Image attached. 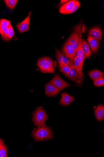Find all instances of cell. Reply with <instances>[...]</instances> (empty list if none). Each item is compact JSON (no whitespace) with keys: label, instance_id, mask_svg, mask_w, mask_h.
<instances>
[{"label":"cell","instance_id":"4fadbf2b","mask_svg":"<svg viewBox=\"0 0 104 157\" xmlns=\"http://www.w3.org/2000/svg\"><path fill=\"white\" fill-rule=\"evenodd\" d=\"M95 116L97 120L102 121L104 118V106L103 105H99L95 111Z\"/></svg>","mask_w":104,"mask_h":157},{"label":"cell","instance_id":"5bb4252c","mask_svg":"<svg viewBox=\"0 0 104 157\" xmlns=\"http://www.w3.org/2000/svg\"><path fill=\"white\" fill-rule=\"evenodd\" d=\"M87 40L92 52H97L99 46V41L90 36L88 37Z\"/></svg>","mask_w":104,"mask_h":157},{"label":"cell","instance_id":"9c48e42d","mask_svg":"<svg viewBox=\"0 0 104 157\" xmlns=\"http://www.w3.org/2000/svg\"><path fill=\"white\" fill-rule=\"evenodd\" d=\"M31 13V12L29 13L28 16L23 21L19 23L16 25L17 29L20 33H22L29 30Z\"/></svg>","mask_w":104,"mask_h":157},{"label":"cell","instance_id":"277c9868","mask_svg":"<svg viewBox=\"0 0 104 157\" xmlns=\"http://www.w3.org/2000/svg\"><path fill=\"white\" fill-rule=\"evenodd\" d=\"M66 77L75 82L78 87H81L82 85L84 77L80 75L74 66L70 67V72Z\"/></svg>","mask_w":104,"mask_h":157},{"label":"cell","instance_id":"5b68a950","mask_svg":"<svg viewBox=\"0 0 104 157\" xmlns=\"http://www.w3.org/2000/svg\"><path fill=\"white\" fill-rule=\"evenodd\" d=\"M56 55L58 63H63L67 64L70 67L74 66V61L69 59L63 52L56 49Z\"/></svg>","mask_w":104,"mask_h":157},{"label":"cell","instance_id":"6da1fadb","mask_svg":"<svg viewBox=\"0 0 104 157\" xmlns=\"http://www.w3.org/2000/svg\"><path fill=\"white\" fill-rule=\"evenodd\" d=\"M53 135L51 128L44 124L37 126L32 132L31 136L37 142L53 139Z\"/></svg>","mask_w":104,"mask_h":157},{"label":"cell","instance_id":"2e32d148","mask_svg":"<svg viewBox=\"0 0 104 157\" xmlns=\"http://www.w3.org/2000/svg\"><path fill=\"white\" fill-rule=\"evenodd\" d=\"M88 75L91 79L94 81L100 78L103 77V73L98 70H94L90 71Z\"/></svg>","mask_w":104,"mask_h":157},{"label":"cell","instance_id":"7a4b0ae2","mask_svg":"<svg viewBox=\"0 0 104 157\" xmlns=\"http://www.w3.org/2000/svg\"><path fill=\"white\" fill-rule=\"evenodd\" d=\"M32 121L34 126H38L45 124L48 116L43 107H38L34 111Z\"/></svg>","mask_w":104,"mask_h":157},{"label":"cell","instance_id":"d6986e66","mask_svg":"<svg viewBox=\"0 0 104 157\" xmlns=\"http://www.w3.org/2000/svg\"><path fill=\"white\" fill-rule=\"evenodd\" d=\"M4 1L8 8L11 10H13L19 1L17 0H5Z\"/></svg>","mask_w":104,"mask_h":157},{"label":"cell","instance_id":"52a82bcc","mask_svg":"<svg viewBox=\"0 0 104 157\" xmlns=\"http://www.w3.org/2000/svg\"><path fill=\"white\" fill-rule=\"evenodd\" d=\"M51 81L56 87L62 90L71 86L69 83L63 80L58 74H56Z\"/></svg>","mask_w":104,"mask_h":157},{"label":"cell","instance_id":"cb8c5ba5","mask_svg":"<svg viewBox=\"0 0 104 157\" xmlns=\"http://www.w3.org/2000/svg\"><path fill=\"white\" fill-rule=\"evenodd\" d=\"M9 29V40L14 36V32L12 26L11 24L8 27Z\"/></svg>","mask_w":104,"mask_h":157},{"label":"cell","instance_id":"83f0119b","mask_svg":"<svg viewBox=\"0 0 104 157\" xmlns=\"http://www.w3.org/2000/svg\"><path fill=\"white\" fill-rule=\"evenodd\" d=\"M3 144H4L3 140L1 139L0 138V146L3 145Z\"/></svg>","mask_w":104,"mask_h":157},{"label":"cell","instance_id":"44dd1931","mask_svg":"<svg viewBox=\"0 0 104 157\" xmlns=\"http://www.w3.org/2000/svg\"><path fill=\"white\" fill-rule=\"evenodd\" d=\"M94 84L96 87L103 86L104 85V77L100 78L94 81Z\"/></svg>","mask_w":104,"mask_h":157},{"label":"cell","instance_id":"484cf974","mask_svg":"<svg viewBox=\"0 0 104 157\" xmlns=\"http://www.w3.org/2000/svg\"><path fill=\"white\" fill-rule=\"evenodd\" d=\"M73 47L74 49H75V51L77 52L78 49L79 45V39L78 35L76 39L75 42L74 43V44H72Z\"/></svg>","mask_w":104,"mask_h":157},{"label":"cell","instance_id":"3957f363","mask_svg":"<svg viewBox=\"0 0 104 157\" xmlns=\"http://www.w3.org/2000/svg\"><path fill=\"white\" fill-rule=\"evenodd\" d=\"M37 64L42 73L54 74L55 71L54 62L49 57H44L40 59L38 62Z\"/></svg>","mask_w":104,"mask_h":157},{"label":"cell","instance_id":"4316f807","mask_svg":"<svg viewBox=\"0 0 104 157\" xmlns=\"http://www.w3.org/2000/svg\"><path fill=\"white\" fill-rule=\"evenodd\" d=\"M68 1H67V0H63V1L62 0V1H61V4H65L68 2Z\"/></svg>","mask_w":104,"mask_h":157},{"label":"cell","instance_id":"ba28073f","mask_svg":"<svg viewBox=\"0 0 104 157\" xmlns=\"http://www.w3.org/2000/svg\"><path fill=\"white\" fill-rule=\"evenodd\" d=\"M45 94L48 96L56 95L62 91V90L56 87L51 81L45 85Z\"/></svg>","mask_w":104,"mask_h":157},{"label":"cell","instance_id":"603a6c76","mask_svg":"<svg viewBox=\"0 0 104 157\" xmlns=\"http://www.w3.org/2000/svg\"><path fill=\"white\" fill-rule=\"evenodd\" d=\"M3 39L6 41H9V29L8 28L6 29L1 34Z\"/></svg>","mask_w":104,"mask_h":157},{"label":"cell","instance_id":"ac0fdd59","mask_svg":"<svg viewBox=\"0 0 104 157\" xmlns=\"http://www.w3.org/2000/svg\"><path fill=\"white\" fill-rule=\"evenodd\" d=\"M59 69L61 72L66 77L70 72V67L66 64L63 63H58Z\"/></svg>","mask_w":104,"mask_h":157},{"label":"cell","instance_id":"7402d4cb","mask_svg":"<svg viewBox=\"0 0 104 157\" xmlns=\"http://www.w3.org/2000/svg\"><path fill=\"white\" fill-rule=\"evenodd\" d=\"M78 36L76 32L73 33L70 35L67 41L72 44H74L75 42L76 37Z\"/></svg>","mask_w":104,"mask_h":157},{"label":"cell","instance_id":"30bf717a","mask_svg":"<svg viewBox=\"0 0 104 157\" xmlns=\"http://www.w3.org/2000/svg\"><path fill=\"white\" fill-rule=\"evenodd\" d=\"M78 1L72 0L64 4L60 8L59 12L62 14H67L75 6Z\"/></svg>","mask_w":104,"mask_h":157},{"label":"cell","instance_id":"8992f818","mask_svg":"<svg viewBox=\"0 0 104 157\" xmlns=\"http://www.w3.org/2000/svg\"><path fill=\"white\" fill-rule=\"evenodd\" d=\"M63 50L66 56L69 59L74 61L77 52L74 49L73 45L67 41L63 46Z\"/></svg>","mask_w":104,"mask_h":157},{"label":"cell","instance_id":"d4e9b609","mask_svg":"<svg viewBox=\"0 0 104 157\" xmlns=\"http://www.w3.org/2000/svg\"><path fill=\"white\" fill-rule=\"evenodd\" d=\"M80 3L79 1H78L75 6H74L70 12H69L67 14L72 13L75 12L80 7Z\"/></svg>","mask_w":104,"mask_h":157},{"label":"cell","instance_id":"8fae6325","mask_svg":"<svg viewBox=\"0 0 104 157\" xmlns=\"http://www.w3.org/2000/svg\"><path fill=\"white\" fill-rule=\"evenodd\" d=\"M75 99V97L70 95L66 92H65L62 94L59 104L63 106H67L70 105Z\"/></svg>","mask_w":104,"mask_h":157},{"label":"cell","instance_id":"ffe728a7","mask_svg":"<svg viewBox=\"0 0 104 157\" xmlns=\"http://www.w3.org/2000/svg\"><path fill=\"white\" fill-rule=\"evenodd\" d=\"M7 149L4 145L0 146V157H8Z\"/></svg>","mask_w":104,"mask_h":157},{"label":"cell","instance_id":"7c38bea8","mask_svg":"<svg viewBox=\"0 0 104 157\" xmlns=\"http://www.w3.org/2000/svg\"><path fill=\"white\" fill-rule=\"evenodd\" d=\"M88 35L99 41L101 39L102 36V31L99 26H95L92 28L89 31Z\"/></svg>","mask_w":104,"mask_h":157},{"label":"cell","instance_id":"e0dca14e","mask_svg":"<svg viewBox=\"0 0 104 157\" xmlns=\"http://www.w3.org/2000/svg\"><path fill=\"white\" fill-rule=\"evenodd\" d=\"M11 24V22L9 20L4 19L0 20V33L2 34L3 31L8 28Z\"/></svg>","mask_w":104,"mask_h":157},{"label":"cell","instance_id":"9a60e30c","mask_svg":"<svg viewBox=\"0 0 104 157\" xmlns=\"http://www.w3.org/2000/svg\"><path fill=\"white\" fill-rule=\"evenodd\" d=\"M82 48L84 54V59L90 58L91 55V51L87 42L83 39L82 42Z\"/></svg>","mask_w":104,"mask_h":157}]
</instances>
